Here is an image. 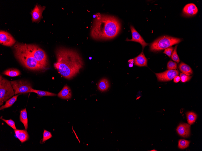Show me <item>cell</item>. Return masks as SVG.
Listing matches in <instances>:
<instances>
[{
    "label": "cell",
    "instance_id": "obj_1",
    "mask_svg": "<svg viewBox=\"0 0 202 151\" xmlns=\"http://www.w3.org/2000/svg\"><path fill=\"white\" fill-rule=\"evenodd\" d=\"M55 53L57 61L54 67L61 76L67 79L73 78L83 66V59L76 51L60 47L56 49Z\"/></svg>",
    "mask_w": 202,
    "mask_h": 151
},
{
    "label": "cell",
    "instance_id": "obj_2",
    "mask_svg": "<svg viewBox=\"0 0 202 151\" xmlns=\"http://www.w3.org/2000/svg\"><path fill=\"white\" fill-rule=\"evenodd\" d=\"M121 24L116 18L98 14L91 29V37L96 40L108 39L116 36L119 32Z\"/></svg>",
    "mask_w": 202,
    "mask_h": 151
},
{
    "label": "cell",
    "instance_id": "obj_3",
    "mask_svg": "<svg viewBox=\"0 0 202 151\" xmlns=\"http://www.w3.org/2000/svg\"><path fill=\"white\" fill-rule=\"evenodd\" d=\"M15 56L25 67L34 71H43L46 69L38 63L21 45L17 43L14 46Z\"/></svg>",
    "mask_w": 202,
    "mask_h": 151
},
{
    "label": "cell",
    "instance_id": "obj_4",
    "mask_svg": "<svg viewBox=\"0 0 202 151\" xmlns=\"http://www.w3.org/2000/svg\"><path fill=\"white\" fill-rule=\"evenodd\" d=\"M182 40L181 39L164 36L156 39L150 45V51L153 52L160 51L178 44Z\"/></svg>",
    "mask_w": 202,
    "mask_h": 151
},
{
    "label": "cell",
    "instance_id": "obj_5",
    "mask_svg": "<svg viewBox=\"0 0 202 151\" xmlns=\"http://www.w3.org/2000/svg\"><path fill=\"white\" fill-rule=\"evenodd\" d=\"M21 44L38 63L45 68H47L48 61L47 56L44 50L35 45Z\"/></svg>",
    "mask_w": 202,
    "mask_h": 151
},
{
    "label": "cell",
    "instance_id": "obj_6",
    "mask_svg": "<svg viewBox=\"0 0 202 151\" xmlns=\"http://www.w3.org/2000/svg\"><path fill=\"white\" fill-rule=\"evenodd\" d=\"M0 105L8 100L15 94L13 89L10 81L3 78L0 75Z\"/></svg>",
    "mask_w": 202,
    "mask_h": 151
},
{
    "label": "cell",
    "instance_id": "obj_7",
    "mask_svg": "<svg viewBox=\"0 0 202 151\" xmlns=\"http://www.w3.org/2000/svg\"><path fill=\"white\" fill-rule=\"evenodd\" d=\"M14 90L15 94L31 93L32 86L28 81L24 80H18L10 81Z\"/></svg>",
    "mask_w": 202,
    "mask_h": 151
},
{
    "label": "cell",
    "instance_id": "obj_8",
    "mask_svg": "<svg viewBox=\"0 0 202 151\" xmlns=\"http://www.w3.org/2000/svg\"><path fill=\"white\" fill-rule=\"evenodd\" d=\"M179 73L178 70H171L155 74L158 81H167L172 80L175 76L178 75Z\"/></svg>",
    "mask_w": 202,
    "mask_h": 151
},
{
    "label": "cell",
    "instance_id": "obj_9",
    "mask_svg": "<svg viewBox=\"0 0 202 151\" xmlns=\"http://www.w3.org/2000/svg\"><path fill=\"white\" fill-rule=\"evenodd\" d=\"M16 41L12 36L8 32L0 30V43L4 46H11Z\"/></svg>",
    "mask_w": 202,
    "mask_h": 151
},
{
    "label": "cell",
    "instance_id": "obj_10",
    "mask_svg": "<svg viewBox=\"0 0 202 151\" xmlns=\"http://www.w3.org/2000/svg\"><path fill=\"white\" fill-rule=\"evenodd\" d=\"M130 29L131 31L132 38L131 39L127 38L126 41H134L140 43L142 46V49L148 45V44L146 43L140 35L135 29L133 26H130Z\"/></svg>",
    "mask_w": 202,
    "mask_h": 151
},
{
    "label": "cell",
    "instance_id": "obj_11",
    "mask_svg": "<svg viewBox=\"0 0 202 151\" xmlns=\"http://www.w3.org/2000/svg\"><path fill=\"white\" fill-rule=\"evenodd\" d=\"M45 8V6L41 7L39 5L35 6L31 12L32 22H36L41 19L42 17V13Z\"/></svg>",
    "mask_w": 202,
    "mask_h": 151
},
{
    "label": "cell",
    "instance_id": "obj_12",
    "mask_svg": "<svg viewBox=\"0 0 202 151\" xmlns=\"http://www.w3.org/2000/svg\"><path fill=\"white\" fill-rule=\"evenodd\" d=\"M177 131L179 135L184 137H188L190 134V126L186 123H181L177 128Z\"/></svg>",
    "mask_w": 202,
    "mask_h": 151
},
{
    "label": "cell",
    "instance_id": "obj_13",
    "mask_svg": "<svg viewBox=\"0 0 202 151\" xmlns=\"http://www.w3.org/2000/svg\"><path fill=\"white\" fill-rule=\"evenodd\" d=\"M198 11L196 5L193 3L186 5L183 9V14L187 17L192 16L196 14Z\"/></svg>",
    "mask_w": 202,
    "mask_h": 151
},
{
    "label": "cell",
    "instance_id": "obj_14",
    "mask_svg": "<svg viewBox=\"0 0 202 151\" xmlns=\"http://www.w3.org/2000/svg\"><path fill=\"white\" fill-rule=\"evenodd\" d=\"M134 64L139 67L147 66V60L143 52L134 58Z\"/></svg>",
    "mask_w": 202,
    "mask_h": 151
},
{
    "label": "cell",
    "instance_id": "obj_15",
    "mask_svg": "<svg viewBox=\"0 0 202 151\" xmlns=\"http://www.w3.org/2000/svg\"><path fill=\"white\" fill-rule=\"evenodd\" d=\"M57 96L63 99H70L72 96L70 89L68 86H64L62 90L58 94Z\"/></svg>",
    "mask_w": 202,
    "mask_h": 151
},
{
    "label": "cell",
    "instance_id": "obj_16",
    "mask_svg": "<svg viewBox=\"0 0 202 151\" xmlns=\"http://www.w3.org/2000/svg\"><path fill=\"white\" fill-rule=\"evenodd\" d=\"M14 132L16 137L22 143L28 139L29 135L26 130L16 129Z\"/></svg>",
    "mask_w": 202,
    "mask_h": 151
},
{
    "label": "cell",
    "instance_id": "obj_17",
    "mask_svg": "<svg viewBox=\"0 0 202 151\" xmlns=\"http://www.w3.org/2000/svg\"><path fill=\"white\" fill-rule=\"evenodd\" d=\"M179 68L182 73L187 76H190L193 74V71L191 67L183 62L179 64Z\"/></svg>",
    "mask_w": 202,
    "mask_h": 151
},
{
    "label": "cell",
    "instance_id": "obj_18",
    "mask_svg": "<svg viewBox=\"0 0 202 151\" xmlns=\"http://www.w3.org/2000/svg\"><path fill=\"white\" fill-rule=\"evenodd\" d=\"M20 120L24 125L25 129L28 128V118L26 109H24L21 111L20 115Z\"/></svg>",
    "mask_w": 202,
    "mask_h": 151
},
{
    "label": "cell",
    "instance_id": "obj_19",
    "mask_svg": "<svg viewBox=\"0 0 202 151\" xmlns=\"http://www.w3.org/2000/svg\"><path fill=\"white\" fill-rule=\"evenodd\" d=\"M109 87V83L106 78L102 79L99 82L98 89L100 91L103 92L107 90Z\"/></svg>",
    "mask_w": 202,
    "mask_h": 151
},
{
    "label": "cell",
    "instance_id": "obj_20",
    "mask_svg": "<svg viewBox=\"0 0 202 151\" xmlns=\"http://www.w3.org/2000/svg\"><path fill=\"white\" fill-rule=\"evenodd\" d=\"M3 74L10 77H16L20 75L21 72L19 70L15 68H10L5 71Z\"/></svg>",
    "mask_w": 202,
    "mask_h": 151
},
{
    "label": "cell",
    "instance_id": "obj_21",
    "mask_svg": "<svg viewBox=\"0 0 202 151\" xmlns=\"http://www.w3.org/2000/svg\"><path fill=\"white\" fill-rule=\"evenodd\" d=\"M19 95L18 94L14 96L8 100H6L5 105L0 107V110H2L11 107L16 101L17 97Z\"/></svg>",
    "mask_w": 202,
    "mask_h": 151
},
{
    "label": "cell",
    "instance_id": "obj_22",
    "mask_svg": "<svg viewBox=\"0 0 202 151\" xmlns=\"http://www.w3.org/2000/svg\"><path fill=\"white\" fill-rule=\"evenodd\" d=\"M31 93H37L38 96L42 97L43 96H54L56 94L48 91L34 90L32 88Z\"/></svg>",
    "mask_w": 202,
    "mask_h": 151
},
{
    "label": "cell",
    "instance_id": "obj_23",
    "mask_svg": "<svg viewBox=\"0 0 202 151\" xmlns=\"http://www.w3.org/2000/svg\"><path fill=\"white\" fill-rule=\"evenodd\" d=\"M187 122L190 124H193L197 118L196 114L194 112H189L186 113Z\"/></svg>",
    "mask_w": 202,
    "mask_h": 151
},
{
    "label": "cell",
    "instance_id": "obj_24",
    "mask_svg": "<svg viewBox=\"0 0 202 151\" xmlns=\"http://www.w3.org/2000/svg\"><path fill=\"white\" fill-rule=\"evenodd\" d=\"M190 141L185 140L181 139L178 141V147L181 149H185L189 145Z\"/></svg>",
    "mask_w": 202,
    "mask_h": 151
},
{
    "label": "cell",
    "instance_id": "obj_25",
    "mask_svg": "<svg viewBox=\"0 0 202 151\" xmlns=\"http://www.w3.org/2000/svg\"><path fill=\"white\" fill-rule=\"evenodd\" d=\"M177 45L175 47L174 50L171 54V58L173 60L177 62L178 63L179 62L180 60L177 52Z\"/></svg>",
    "mask_w": 202,
    "mask_h": 151
},
{
    "label": "cell",
    "instance_id": "obj_26",
    "mask_svg": "<svg viewBox=\"0 0 202 151\" xmlns=\"http://www.w3.org/2000/svg\"><path fill=\"white\" fill-rule=\"evenodd\" d=\"M52 137L51 133L48 131L44 130L42 142H44Z\"/></svg>",
    "mask_w": 202,
    "mask_h": 151
},
{
    "label": "cell",
    "instance_id": "obj_27",
    "mask_svg": "<svg viewBox=\"0 0 202 151\" xmlns=\"http://www.w3.org/2000/svg\"><path fill=\"white\" fill-rule=\"evenodd\" d=\"M0 118L5 122L8 125L12 128L14 130L17 129L15 122L11 119L6 120Z\"/></svg>",
    "mask_w": 202,
    "mask_h": 151
},
{
    "label": "cell",
    "instance_id": "obj_28",
    "mask_svg": "<svg viewBox=\"0 0 202 151\" xmlns=\"http://www.w3.org/2000/svg\"><path fill=\"white\" fill-rule=\"evenodd\" d=\"M167 68L168 70H176L177 68V64L171 61H170L167 64Z\"/></svg>",
    "mask_w": 202,
    "mask_h": 151
},
{
    "label": "cell",
    "instance_id": "obj_29",
    "mask_svg": "<svg viewBox=\"0 0 202 151\" xmlns=\"http://www.w3.org/2000/svg\"><path fill=\"white\" fill-rule=\"evenodd\" d=\"M180 76L181 81L182 82H185L188 81L192 77V76H187L182 73H181Z\"/></svg>",
    "mask_w": 202,
    "mask_h": 151
},
{
    "label": "cell",
    "instance_id": "obj_30",
    "mask_svg": "<svg viewBox=\"0 0 202 151\" xmlns=\"http://www.w3.org/2000/svg\"><path fill=\"white\" fill-rule=\"evenodd\" d=\"M173 49L174 48L173 47H170L165 49L163 53L168 57H170L173 52Z\"/></svg>",
    "mask_w": 202,
    "mask_h": 151
},
{
    "label": "cell",
    "instance_id": "obj_31",
    "mask_svg": "<svg viewBox=\"0 0 202 151\" xmlns=\"http://www.w3.org/2000/svg\"><path fill=\"white\" fill-rule=\"evenodd\" d=\"M174 81L175 83H178L181 80V78L180 76L177 75L174 78Z\"/></svg>",
    "mask_w": 202,
    "mask_h": 151
}]
</instances>
